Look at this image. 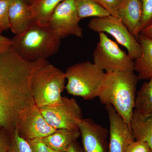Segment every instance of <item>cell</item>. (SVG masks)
<instances>
[{
    "label": "cell",
    "mask_w": 152,
    "mask_h": 152,
    "mask_svg": "<svg viewBox=\"0 0 152 152\" xmlns=\"http://www.w3.org/2000/svg\"><path fill=\"white\" fill-rule=\"evenodd\" d=\"M13 134L0 130V152H8Z\"/></svg>",
    "instance_id": "d4e9b609"
},
{
    "label": "cell",
    "mask_w": 152,
    "mask_h": 152,
    "mask_svg": "<svg viewBox=\"0 0 152 152\" xmlns=\"http://www.w3.org/2000/svg\"><path fill=\"white\" fill-rule=\"evenodd\" d=\"M33 1H34V0H31V3Z\"/></svg>",
    "instance_id": "d6a6232c"
},
{
    "label": "cell",
    "mask_w": 152,
    "mask_h": 152,
    "mask_svg": "<svg viewBox=\"0 0 152 152\" xmlns=\"http://www.w3.org/2000/svg\"><path fill=\"white\" fill-rule=\"evenodd\" d=\"M27 1L28 2V3H29V4H31V0H27Z\"/></svg>",
    "instance_id": "1f68e13d"
},
{
    "label": "cell",
    "mask_w": 152,
    "mask_h": 152,
    "mask_svg": "<svg viewBox=\"0 0 152 152\" xmlns=\"http://www.w3.org/2000/svg\"><path fill=\"white\" fill-rule=\"evenodd\" d=\"M74 2L80 20L89 17L102 18L110 15L95 0H74Z\"/></svg>",
    "instance_id": "d6986e66"
},
{
    "label": "cell",
    "mask_w": 152,
    "mask_h": 152,
    "mask_svg": "<svg viewBox=\"0 0 152 152\" xmlns=\"http://www.w3.org/2000/svg\"><path fill=\"white\" fill-rule=\"evenodd\" d=\"M134 109L142 113H152V78L144 83L137 93Z\"/></svg>",
    "instance_id": "ffe728a7"
},
{
    "label": "cell",
    "mask_w": 152,
    "mask_h": 152,
    "mask_svg": "<svg viewBox=\"0 0 152 152\" xmlns=\"http://www.w3.org/2000/svg\"><path fill=\"white\" fill-rule=\"evenodd\" d=\"M110 122L109 152H124L135 140L129 125L110 105L105 106Z\"/></svg>",
    "instance_id": "8fae6325"
},
{
    "label": "cell",
    "mask_w": 152,
    "mask_h": 152,
    "mask_svg": "<svg viewBox=\"0 0 152 152\" xmlns=\"http://www.w3.org/2000/svg\"><path fill=\"white\" fill-rule=\"evenodd\" d=\"M64 152H85L77 140L73 142L69 146Z\"/></svg>",
    "instance_id": "f1b7e54d"
},
{
    "label": "cell",
    "mask_w": 152,
    "mask_h": 152,
    "mask_svg": "<svg viewBox=\"0 0 152 152\" xmlns=\"http://www.w3.org/2000/svg\"><path fill=\"white\" fill-rule=\"evenodd\" d=\"M106 10L110 15L113 16L115 11L119 5L122 0H95Z\"/></svg>",
    "instance_id": "484cf974"
},
{
    "label": "cell",
    "mask_w": 152,
    "mask_h": 152,
    "mask_svg": "<svg viewBox=\"0 0 152 152\" xmlns=\"http://www.w3.org/2000/svg\"><path fill=\"white\" fill-rule=\"evenodd\" d=\"M66 81L64 72L47 59L34 62L28 82L36 105L41 108L59 101L65 88Z\"/></svg>",
    "instance_id": "277c9868"
},
{
    "label": "cell",
    "mask_w": 152,
    "mask_h": 152,
    "mask_svg": "<svg viewBox=\"0 0 152 152\" xmlns=\"http://www.w3.org/2000/svg\"><path fill=\"white\" fill-rule=\"evenodd\" d=\"M8 152H32L28 142L19 135L16 130L12 136Z\"/></svg>",
    "instance_id": "44dd1931"
},
{
    "label": "cell",
    "mask_w": 152,
    "mask_h": 152,
    "mask_svg": "<svg viewBox=\"0 0 152 152\" xmlns=\"http://www.w3.org/2000/svg\"><path fill=\"white\" fill-rule=\"evenodd\" d=\"M12 45V39L2 36L0 34V53H5Z\"/></svg>",
    "instance_id": "83f0119b"
},
{
    "label": "cell",
    "mask_w": 152,
    "mask_h": 152,
    "mask_svg": "<svg viewBox=\"0 0 152 152\" xmlns=\"http://www.w3.org/2000/svg\"><path fill=\"white\" fill-rule=\"evenodd\" d=\"M11 0H0V34L10 28L9 9Z\"/></svg>",
    "instance_id": "603a6c76"
},
{
    "label": "cell",
    "mask_w": 152,
    "mask_h": 152,
    "mask_svg": "<svg viewBox=\"0 0 152 152\" xmlns=\"http://www.w3.org/2000/svg\"><path fill=\"white\" fill-rule=\"evenodd\" d=\"M64 0H34L31 4L34 21L48 26L49 19L57 6Z\"/></svg>",
    "instance_id": "ac0fdd59"
},
{
    "label": "cell",
    "mask_w": 152,
    "mask_h": 152,
    "mask_svg": "<svg viewBox=\"0 0 152 152\" xmlns=\"http://www.w3.org/2000/svg\"><path fill=\"white\" fill-rule=\"evenodd\" d=\"M39 108L47 123L56 129L79 130L83 114L75 99L62 96L58 102Z\"/></svg>",
    "instance_id": "52a82bcc"
},
{
    "label": "cell",
    "mask_w": 152,
    "mask_h": 152,
    "mask_svg": "<svg viewBox=\"0 0 152 152\" xmlns=\"http://www.w3.org/2000/svg\"><path fill=\"white\" fill-rule=\"evenodd\" d=\"M49 152H57L56 151H54V150L51 149L50 148H49Z\"/></svg>",
    "instance_id": "4dcf8cb0"
},
{
    "label": "cell",
    "mask_w": 152,
    "mask_h": 152,
    "mask_svg": "<svg viewBox=\"0 0 152 152\" xmlns=\"http://www.w3.org/2000/svg\"><path fill=\"white\" fill-rule=\"evenodd\" d=\"M124 152H152V151L146 142L135 140L128 146Z\"/></svg>",
    "instance_id": "cb8c5ba5"
},
{
    "label": "cell",
    "mask_w": 152,
    "mask_h": 152,
    "mask_svg": "<svg viewBox=\"0 0 152 152\" xmlns=\"http://www.w3.org/2000/svg\"><path fill=\"white\" fill-rule=\"evenodd\" d=\"M138 80L134 72H105L98 95L101 102L113 106L129 126L135 108Z\"/></svg>",
    "instance_id": "7a4b0ae2"
},
{
    "label": "cell",
    "mask_w": 152,
    "mask_h": 152,
    "mask_svg": "<svg viewBox=\"0 0 152 152\" xmlns=\"http://www.w3.org/2000/svg\"><path fill=\"white\" fill-rule=\"evenodd\" d=\"M129 128L134 140L146 142L152 152V113H142L134 109Z\"/></svg>",
    "instance_id": "9a60e30c"
},
{
    "label": "cell",
    "mask_w": 152,
    "mask_h": 152,
    "mask_svg": "<svg viewBox=\"0 0 152 152\" xmlns=\"http://www.w3.org/2000/svg\"><path fill=\"white\" fill-rule=\"evenodd\" d=\"M80 137V132L79 130L58 129L42 140L51 149L57 152H64L69 146L77 140Z\"/></svg>",
    "instance_id": "e0dca14e"
},
{
    "label": "cell",
    "mask_w": 152,
    "mask_h": 152,
    "mask_svg": "<svg viewBox=\"0 0 152 152\" xmlns=\"http://www.w3.org/2000/svg\"><path fill=\"white\" fill-rule=\"evenodd\" d=\"M114 16L119 19L137 39L140 34L142 11L139 0H122Z\"/></svg>",
    "instance_id": "4fadbf2b"
},
{
    "label": "cell",
    "mask_w": 152,
    "mask_h": 152,
    "mask_svg": "<svg viewBox=\"0 0 152 152\" xmlns=\"http://www.w3.org/2000/svg\"><path fill=\"white\" fill-rule=\"evenodd\" d=\"M142 54L134 60V70L139 80H149L152 78V39L140 34L138 39Z\"/></svg>",
    "instance_id": "2e32d148"
},
{
    "label": "cell",
    "mask_w": 152,
    "mask_h": 152,
    "mask_svg": "<svg viewBox=\"0 0 152 152\" xmlns=\"http://www.w3.org/2000/svg\"><path fill=\"white\" fill-rule=\"evenodd\" d=\"M140 34L147 37L152 39V22L142 31Z\"/></svg>",
    "instance_id": "f546056e"
},
{
    "label": "cell",
    "mask_w": 152,
    "mask_h": 152,
    "mask_svg": "<svg viewBox=\"0 0 152 152\" xmlns=\"http://www.w3.org/2000/svg\"><path fill=\"white\" fill-rule=\"evenodd\" d=\"M11 39L12 48L18 54L31 62L47 59L55 55L61 43V39L48 26H42L34 21Z\"/></svg>",
    "instance_id": "3957f363"
},
{
    "label": "cell",
    "mask_w": 152,
    "mask_h": 152,
    "mask_svg": "<svg viewBox=\"0 0 152 152\" xmlns=\"http://www.w3.org/2000/svg\"><path fill=\"white\" fill-rule=\"evenodd\" d=\"M85 152H109L108 131L91 119L83 118L79 124Z\"/></svg>",
    "instance_id": "7c38bea8"
},
{
    "label": "cell",
    "mask_w": 152,
    "mask_h": 152,
    "mask_svg": "<svg viewBox=\"0 0 152 152\" xmlns=\"http://www.w3.org/2000/svg\"><path fill=\"white\" fill-rule=\"evenodd\" d=\"M99 34V41L93 54L94 64L105 72H134V60L105 33Z\"/></svg>",
    "instance_id": "8992f818"
},
{
    "label": "cell",
    "mask_w": 152,
    "mask_h": 152,
    "mask_svg": "<svg viewBox=\"0 0 152 152\" xmlns=\"http://www.w3.org/2000/svg\"><path fill=\"white\" fill-rule=\"evenodd\" d=\"M32 152H49V147L42 139H35L28 141Z\"/></svg>",
    "instance_id": "4316f807"
},
{
    "label": "cell",
    "mask_w": 152,
    "mask_h": 152,
    "mask_svg": "<svg viewBox=\"0 0 152 152\" xmlns=\"http://www.w3.org/2000/svg\"><path fill=\"white\" fill-rule=\"evenodd\" d=\"M88 27L99 33H107L117 42L126 49L128 54L133 60L142 54V48L138 40L132 34L121 20L110 15L102 18H94L89 22Z\"/></svg>",
    "instance_id": "ba28073f"
},
{
    "label": "cell",
    "mask_w": 152,
    "mask_h": 152,
    "mask_svg": "<svg viewBox=\"0 0 152 152\" xmlns=\"http://www.w3.org/2000/svg\"><path fill=\"white\" fill-rule=\"evenodd\" d=\"M105 73L89 61L70 66L65 72L67 92L85 100L98 97Z\"/></svg>",
    "instance_id": "5b68a950"
},
{
    "label": "cell",
    "mask_w": 152,
    "mask_h": 152,
    "mask_svg": "<svg viewBox=\"0 0 152 152\" xmlns=\"http://www.w3.org/2000/svg\"><path fill=\"white\" fill-rule=\"evenodd\" d=\"M33 62L22 58L12 47L0 53V130L13 134L20 114L36 105L29 87Z\"/></svg>",
    "instance_id": "6da1fadb"
},
{
    "label": "cell",
    "mask_w": 152,
    "mask_h": 152,
    "mask_svg": "<svg viewBox=\"0 0 152 152\" xmlns=\"http://www.w3.org/2000/svg\"><path fill=\"white\" fill-rule=\"evenodd\" d=\"M74 0H64L57 6L49 19L48 26L61 39L68 36L83 37V29Z\"/></svg>",
    "instance_id": "9c48e42d"
},
{
    "label": "cell",
    "mask_w": 152,
    "mask_h": 152,
    "mask_svg": "<svg viewBox=\"0 0 152 152\" xmlns=\"http://www.w3.org/2000/svg\"><path fill=\"white\" fill-rule=\"evenodd\" d=\"M142 11L140 33L152 22V0H139Z\"/></svg>",
    "instance_id": "7402d4cb"
},
{
    "label": "cell",
    "mask_w": 152,
    "mask_h": 152,
    "mask_svg": "<svg viewBox=\"0 0 152 152\" xmlns=\"http://www.w3.org/2000/svg\"><path fill=\"white\" fill-rule=\"evenodd\" d=\"M16 130L27 141L43 139L56 130L47 123L36 105L25 110L19 116Z\"/></svg>",
    "instance_id": "30bf717a"
},
{
    "label": "cell",
    "mask_w": 152,
    "mask_h": 152,
    "mask_svg": "<svg viewBox=\"0 0 152 152\" xmlns=\"http://www.w3.org/2000/svg\"><path fill=\"white\" fill-rule=\"evenodd\" d=\"M9 18L10 28L14 34L23 32L34 21L29 3L27 0H11Z\"/></svg>",
    "instance_id": "5bb4252c"
}]
</instances>
